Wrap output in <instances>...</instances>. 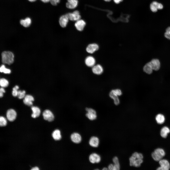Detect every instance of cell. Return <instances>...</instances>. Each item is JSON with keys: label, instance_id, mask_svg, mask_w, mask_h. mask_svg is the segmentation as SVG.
<instances>
[{"label": "cell", "instance_id": "obj_1", "mask_svg": "<svg viewBox=\"0 0 170 170\" xmlns=\"http://www.w3.org/2000/svg\"><path fill=\"white\" fill-rule=\"evenodd\" d=\"M2 62L4 64L10 65L14 61V55L13 53L10 51H4L1 54Z\"/></svg>", "mask_w": 170, "mask_h": 170}, {"label": "cell", "instance_id": "obj_2", "mask_svg": "<svg viewBox=\"0 0 170 170\" xmlns=\"http://www.w3.org/2000/svg\"><path fill=\"white\" fill-rule=\"evenodd\" d=\"M165 152L163 149L158 148L155 149L151 154L152 157L154 160L159 161L165 156Z\"/></svg>", "mask_w": 170, "mask_h": 170}, {"label": "cell", "instance_id": "obj_3", "mask_svg": "<svg viewBox=\"0 0 170 170\" xmlns=\"http://www.w3.org/2000/svg\"><path fill=\"white\" fill-rule=\"evenodd\" d=\"M130 166L138 167H140L143 162V159L137 158L132 156L129 159Z\"/></svg>", "mask_w": 170, "mask_h": 170}, {"label": "cell", "instance_id": "obj_4", "mask_svg": "<svg viewBox=\"0 0 170 170\" xmlns=\"http://www.w3.org/2000/svg\"><path fill=\"white\" fill-rule=\"evenodd\" d=\"M160 166L157 169V170H168L170 168V164L169 161L166 159H162L159 161Z\"/></svg>", "mask_w": 170, "mask_h": 170}, {"label": "cell", "instance_id": "obj_5", "mask_svg": "<svg viewBox=\"0 0 170 170\" xmlns=\"http://www.w3.org/2000/svg\"><path fill=\"white\" fill-rule=\"evenodd\" d=\"M66 15L69 19L71 21H76L81 18L79 12L77 10H75L72 13H68Z\"/></svg>", "mask_w": 170, "mask_h": 170}, {"label": "cell", "instance_id": "obj_6", "mask_svg": "<svg viewBox=\"0 0 170 170\" xmlns=\"http://www.w3.org/2000/svg\"><path fill=\"white\" fill-rule=\"evenodd\" d=\"M86 110L87 112L86 116L89 119L93 120L96 119V113L94 110L91 108H86Z\"/></svg>", "mask_w": 170, "mask_h": 170}, {"label": "cell", "instance_id": "obj_7", "mask_svg": "<svg viewBox=\"0 0 170 170\" xmlns=\"http://www.w3.org/2000/svg\"><path fill=\"white\" fill-rule=\"evenodd\" d=\"M44 119L49 122H51L53 120L54 118V115L52 112L48 110H44L42 113Z\"/></svg>", "mask_w": 170, "mask_h": 170}, {"label": "cell", "instance_id": "obj_8", "mask_svg": "<svg viewBox=\"0 0 170 170\" xmlns=\"http://www.w3.org/2000/svg\"><path fill=\"white\" fill-rule=\"evenodd\" d=\"M163 8L162 4L156 1L153 2L150 4V8L153 12H157L158 10L162 9Z\"/></svg>", "mask_w": 170, "mask_h": 170}, {"label": "cell", "instance_id": "obj_9", "mask_svg": "<svg viewBox=\"0 0 170 170\" xmlns=\"http://www.w3.org/2000/svg\"><path fill=\"white\" fill-rule=\"evenodd\" d=\"M17 113L13 109H10L8 110L6 113V117L8 120L10 121H14L16 118Z\"/></svg>", "mask_w": 170, "mask_h": 170}, {"label": "cell", "instance_id": "obj_10", "mask_svg": "<svg viewBox=\"0 0 170 170\" xmlns=\"http://www.w3.org/2000/svg\"><path fill=\"white\" fill-rule=\"evenodd\" d=\"M101 159L100 156L96 153L91 154L89 157L90 162L93 164L99 163L100 162Z\"/></svg>", "mask_w": 170, "mask_h": 170}, {"label": "cell", "instance_id": "obj_11", "mask_svg": "<svg viewBox=\"0 0 170 170\" xmlns=\"http://www.w3.org/2000/svg\"><path fill=\"white\" fill-rule=\"evenodd\" d=\"M122 94V92L120 89H116L112 90L110 92L109 96L114 101L119 98L118 96Z\"/></svg>", "mask_w": 170, "mask_h": 170}, {"label": "cell", "instance_id": "obj_12", "mask_svg": "<svg viewBox=\"0 0 170 170\" xmlns=\"http://www.w3.org/2000/svg\"><path fill=\"white\" fill-rule=\"evenodd\" d=\"M98 45L97 44L93 43L89 45L87 47V52L89 53L92 54L98 50L99 49Z\"/></svg>", "mask_w": 170, "mask_h": 170}, {"label": "cell", "instance_id": "obj_13", "mask_svg": "<svg viewBox=\"0 0 170 170\" xmlns=\"http://www.w3.org/2000/svg\"><path fill=\"white\" fill-rule=\"evenodd\" d=\"M86 23L84 20L80 19L76 21L75 26L78 30L81 31L83 30Z\"/></svg>", "mask_w": 170, "mask_h": 170}, {"label": "cell", "instance_id": "obj_14", "mask_svg": "<svg viewBox=\"0 0 170 170\" xmlns=\"http://www.w3.org/2000/svg\"><path fill=\"white\" fill-rule=\"evenodd\" d=\"M92 70L94 74L97 75H100L103 73V69L101 65L98 64L95 65L92 67Z\"/></svg>", "mask_w": 170, "mask_h": 170}, {"label": "cell", "instance_id": "obj_15", "mask_svg": "<svg viewBox=\"0 0 170 170\" xmlns=\"http://www.w3.org/2000/svg\"><path fill=\"white\" fill-rule=\"evenodd\" d=\"M85 62V64L87 66L92 67L95 65L96 61L95 58L93 56H90L86 57Z\"/></svg>", "mask_w": 170, "mask_h": 170}, {"label": "cell", "instance_id": "obj_16", "mask_svg": "<svg viewBox=\"0 0 170 170\" xmlns=\"http://www.w3.org/2000/svg\"><path fill=\"white\" fill-rule=\"evenodd\" d=\"M69 20L66 14L61 16L59 20V23L60 26L63 28L66 27L68 23Z\"/></svg>", "mask_w": 170, "mask_h": 170}, {"label": "cell", "instance_id": "obj_17", "mask_svg": "<svg viewBox=\"0 0 170 170\" xmlns=\"http://www.w3.org/2000/svg\"><path fill=\"white\" fill-rule=\"evenodd\" d=\"M71 139L74 143L78 144L81 141V137L80 135L77 133H74L71 136Z\"/></svg>", "mask_w": 170, "mask_h": 170}, {"label": "cell", "instance_id": "obj_18", "mask_svg": "<svg viewBox=\"0 0 170 170\" xmlns=\"http://www.w3.org/2000/svg\"><path fill=\"white\" fill-rule=\"evenodd\" d=\"M78 3V0H67L66 3V6L70 9H73L77 6Z\"/></svg>", "mask_w": 170, "mask_h": 170}, {"label": "cell", "instance_id": "obj_19", "mask_svg": "<svg viewBox=\"0 0 170 170\" xmlns=\"http://www.w3.org/2000/svg\"><path fill=\"white\" fill-rule=\"evenodd\" d=\"M23 100L24 104L28 106H31L33 104V102L34 101L33 97L30 95H25Z\"/></svg>", "mask_w": 170, "mask_h": 170}, {"label": "cell", "instance_id": "obj_20", "mask_svg": "<svg viewBox=\"0 0 170 170\" xmlns=\"http://www.w3.org/2000/svg\"><path fill=\"white\" fill-rule=\"evenodd\" d=\"M99 144V139L96 136H92L89 140V144L92 147H97L98 146Z\"/></svg>", "mask_w": 170, "mask_h": 170}, {"label": "cell", "instance_id": "obj_21", "mask_svg": "<svg viewBox=\"0 0 170 170\" xmlns=\"http://www.w3.org/2000/svg\"><path fill=\"white\" fill-rule=\"evenodd\" d=\"M150 62L153 70L157 71L159 69L160 67V63L158 59H153Z\"/></svg>", "mask_w": 170, "mask_h": 170}, {"label": "cell", "instance_id": "obj_22", "mask_svg": "<svg viewBox=\"0 0 170 170\" xmlns=\"http://www.w3.org/2000/svg\"><path fill=\"white\" fill-rule=\"evenodd\" d=\"M20 24L25 27H27L30 26L31 23V20L29 17L26 18L24 19H21L20 21Z\"/></svg>", "mask_w": 170, "mask_h": 170}, {"label": "cell", "instance_id": "obj_23", "mask_svg": "<svg viewBox=\"0 0 170 170\" xmlns=\"http://www.w3.org/2000/svg\"><path fill=\"white\" fill-rule=\"evenodd\" d=\"M170 132V129L167 126H165L163 127L161 129L160 134L161 136L164 138H166L168 134Z\"/></svg>", "mask_w": 170, "mask_h": 170}, {"label": "cell", "instance_id": "obj_24", "mask_svg": "<svg viewBox=\"0 0 170 170\" xmlns=\"http://www.w3.org/2000/svg\"><path fill=\"white\" fill-rule=\"evenodd\" d=\"M31 109L33 111L31 115L32 118H36L39 116L41 111L39 108L37 106H32L31 107Z\"/></svg>", "mask_w": 170, "mask_h": 170}, {"label": "cell", "instance_id": "obj_25", "mask_svg": "<svg viewBox=\"0 0 170 170\" xmlns=\"http://www.w3.org/2000/svg\"><path fill=\"white\" fill-rule=\"evenodd\" d=\"M143 69L144 71L146 73L151 74L153 72V69L150 62L146 64L144 66Z\"/></svg>", "mask_w": 170, "mask_h": 170}, {"label": "cell", "instance_id": "obj_26", "mask_svg": "<svg viewBox=\"0 0 170 170\" xmlns=\"http://www.w3.org/2000/svg\"><path fill=\"white\" fill-rule=\"evenodd\" d=\"M52 136L53 139L56 140H59L61 138V136L60 131L59 129L55 130L52 132Z\"/></svg>", "mask_w": 170, "mask_h": 170}, {"label": "cell", "instance_id": "obj_27", "mask_svg": "<svg viewBox=\"0 0 170 170\" xmlns=\"http://www.w3.org/2000/svg\"><path fill=\"white\" fill-rule=\"evenodd\" d=\"M155 119L157 123L159 124H162L164 122L165 118L163 115L159 114L156 116Z\"/></svg>", "mask_w": 170, "mask_h": 170}, {"label": "cell", "instance_id": "obj_28", "mask_svg": "<svg viewBox=\"0 0 170 170\" xmlns=\"http://www.w3.org/2000/svg\"><path fill=\"white\" fill-rule=\"evenodd\" d=\"M9 84L8 81L6 79L2 78L0 80V86L2 87H6L8 86Z\"/></svg>", "mask_w": 170, "mask_h": 170}, {"label": "cell", "instance_id": "obj_29", "mask_svg": "<svg viewBox=\"0 0 170 170\" xmlns=\"http://www.w3.org/2000/svg\"><path fill=\"white\" fill-rule=\"evenodd\" d=\"M0 71L1 72H3L6 74L10 73L11 72L10 69L6 68L4 65H3L0 67Z\"/></svg>", "mask_w": 170, "mask_h": 170}, {"label": "cell", "instance_id": "obj_30", "mask_svg": "<svg viewBox=\"0 0 170 170\" xmlns=\"http://www.w3.org/2000/svg\"><path fill=\"white\" fill-rule=\"evenodd\" d=\"M26 92L25 90H18L17 96L20 99H22L25 96Z\"/></svg>", "mask_w": 170, "mask_h": 170}, {"label": "cell", "instance_id": "obj_31", "mask_svg": "<svg viewBox=\"0 0 170 170\" xmlns=\"http://www.w3.org/2000/svg\"><path fill=\"white\" fill-rule=\"evenodd\" d=\"M7 123V121L4 117L1 116L0 117V126L1 127L5 126Z\"/></svg>", "mask_w": 170, "mask_h": 170}, {"label": "cell", "instance_id": "obj_32", "mask_svg": "<svg viewBox=\"0 0 170 170\" xmlns=\"http://www.w3.org/2000/svg\"><path fill=\"white\" fill-rule=\"evenodd\" d=\"M132 156L137 158L143 159V155L142 153L136 152L133 153Z\"/></svg>", "mask_w": 170, "mask_h": 170}, {"label": "cell", "instance_id": "obj_33", "mask_svg": "<svg viewBox=\"0 0 170 170\" xmlns=\"http://www.w3.org/2000/svg\"><path fill=\"white\" fill-rule=\"evenodd\" d=\"M19 88V86L17 85L15 86L13 88L12 94L13 96L16 97L17 96L18 92L17 89Z\"/></svg>", "mask_w": 170, "mask_h": 170}, {"label": "cell", "instance_id": "obj_34", "mask_svg": "<svg viewBox=\"0 0 170 170\" xmlns=\"http://www.w3.org/2000/svg\"><path fill=\"white\" fill-rule=\"evenodd\" d=\"M112 160L114 164L116 165H120L119 162V160L117 157L115 156L112 159Z\"/></svg>", "mask_w": 170, "mask_h": 170}, {"label": "cell", "instance_id": "obj_35", "mask_svg": "<svg viewBox=\"0 0 170 170\" xmlns=\"http://www.w3.org/2000/svg\"><path fill=\"white\" fill-rule=\"evenodd\" d=\"M60 0H50V2L51 4L54 6L56 5L60 2Z\"/></svg>", "mask_w": 170, "mask_h": 170}, {"label": "cell", "instance_id": "obj_36", "mask_svg": "<svg viewBox=\"0 0 170 170\" xmlns=\"http://www.w3.org/2000/svg\"><path fill=\"white\" fill-rule=\"evenodd\" d=\"M5 92V90L3 87H2L0 89V97H2L3 96V93Z\"/></svg>", "mask_w": 170, "mask_h": 170}, {"label": "cell", "instance_id": "obj_37", "mask_svg": "<svg viewBox=\"0 0 170 170\" xmlns=\"http://www.w3.org/2000/svg\"><path fill=\"white\" fill-rule=\"evenodd\" d=\"M164 36L166 38L170 40V32L166 31L164 34Z\"/></svg>", "mask_w": 170, "mask_h": 170}, {"label": "cell", "instance_id": "obj_38", "mask_svg": "<svg viewBox=\"0 0 170 170\" xmlns=\"http://www.w3.org/2000/svg\"><path fill=\"white\" fill-rule=\"evenodd\" d=\"M108 170H114V164H110L108 166Z\"/></svg>", "mask_w": 170, "mask_h": 170}, {"label": "cell", "instance_id": "obj_39", "mask_svg": "<svg viewBox=\"0 0 170 170\" xmlns=\"http://www.w3.org/2000/svg\"><path fill=\"white\" fill-rule=\"evenodd\" d=\"M123 0H113L114 2L116 4L122 2Z\"/></svg>", "mask_w": 170, "mask_h": 170}, {"label": "cell", "instance_id": "obj_40", "mask_svg": "<svg viewBox=\"0 0 170 170\" xmlns=\"http://www.w3.org/2000/svg\"><path fill=\"white\" fill-rule=\"evenodd\" d=\"M41 1L45 3H47L50 2V0H40Z\"/></svg>", "mask_w": 170, "mask_h": 170}, {"label": "cell", "instance_id": "obj_41", "mask_svg": "<svg viewBox=\"0 0 170 170\" xmlns=\"http://www.w3.org/2000/svg\"><path fill=\"white\" fill-rule=\"evenodd\" d=\"M31 170H38L39 169L38 167H35L33 168Z\"/></svg>", "mask_w": 170, "mask_h": 170}, {"label": "cell", "instance_id": "obj_42", "mask_svg": "<svg viewBox=\"0 0 170 170\" xmlns=\"http://www.w3.org/2000/svg\"><path fill=\"white\" fill-rule=\"evenodd\" d=\"M166 31L170 32V26L168 27L166 29Z\"/></svg>", "mask_w": 170, "mask_h": 170}, {"label": "cell", "instance_id": "obj_43", "mask_svg": "<svg viewBox=\"0 0 170 170\" xmlns=\"http://www.w3.org/2000/svg\"><path fill=\"white\" fill-rule=\"evenodd\" d=\"M102 170H108V168L106 167H104L102 169Z\"/></svg>", "mask_w": 170, "mask_h": 170}, {"label": "cell", "instance_id": "obj_44", "mask_svg": "<svg viewBox=\"0 0 170 170\" xmlns=\"http://www.w3.org/2000/svg\"><path fill=\"white\" fill-rule=\"evenodd\" d=\"M29 1L31 2H34L36 0H28Z\"/></svg>", "mask_w": 170, "mask_h": 170}, {"label": "cell", "instance_id": "obj_45", "mask_svg": "<svg viewBox=\"0 0 170 170\" xmlns=\"http://www.w3.org/2000/svg\"><path fill=\"white\" fill-rule=\"evenodd\" d=\"M105 1L107 2H109L111 0H104Z\"/></svg>", "mask_w": 170, "mask_h": 170}]
</instances>
